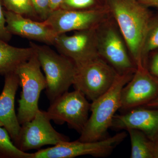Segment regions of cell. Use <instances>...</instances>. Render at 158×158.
<instances>
[{
  "mask_svg": "<svg viewBox=\"0 0 158 158\" xmlns=\"http://www.w3.org/2000/svg\"><path fill=\"white\" fill-rule=\"evenodd\" d=\"M107 7L127 44L136 67L144 66L142 48L152 26L148 10L139 0H107Z\"/></svg>",
  "mask_w": 158,
  "mask_h": 158,
  "instance_id": "6da1fadb",
  "label": "cell"
},
{
  "mask_svg": "<svg viewBox=\"0 0 158 158\" xmlns=\"http://www.w3.org/2000/svg\"><path fill=\"white\" fill-rule=\"evenodd\" d=\"M135 73L118 75L116 81L106 93L92 102L91 115L78 140L93 142L106 138L116 111L120 108L122 89L132 77Z\"/></svg>",
  "mask_w": 158,
  "mask_h": 158,
  "instance_id": "7a4b0ae2",
  "label": "cell"
},
{
  "mask_svg": "<svg viewBox=\"0 0 158 158\" xmlns=\"http://www.w3.org/2000/svg\"><path fill=\"white\" fill-rule=\"evenodd\" d=\"M45 75V94L50 103L68 91L73 84L76 72L74 62L58 54L47 45L30 42Z\"/></svg>",
  "mask_w": 158,
  "mask_h": 158,
  "instance_id": "3957f363",
  "label": "cell"
},
{
  "mask_svg": "<svg viewBox=\"0 0 158 158\" xmlns=\"http://www.w3.org/2000/svg\"><path fill=\"white\" fill-rule=\"evenodd\" d=\"M96 31L98 56L119 74L135 73L137 67L111 14L97 27Z\"/></svg>",
  "mask_w": 158,
  "mask_h": 158,
  "instance_id": "277c9868",
  "label": "cell"
},
{
  "mask_svg": "<svg viewBox=\"0 0 158 158\" xmlns=\"http://www.w3.org/2000/svg\"><path fill=\"white\" fill-rule=\"evenodd\" d=\"M35 52V51H34ZM37 54L18 67L15 73L19 80L22 90L19 100L17 115L20 124L30 121L39 110L38 102L42 90L47 86L45 77L41 72Z\"/></svg>",
  "mask_w": 158,
  "mask_h": 158,
  "instance_id": "5b68a950",
  "label": "cell"
},
{
  "mask_svg": "<svg viewBox=\"0 0 158 158\" xmlns=\"http://www.w3.org/2000/svg\"><path fill=\"white\" fill-rule=\"evenodd\" d=\"M119 74L107 62L98 56L81 65H76L73 84L93 102L109 90Z\"/></svg>",
  "mask_w": 158,
  "mask_h": 158,
  "instance_id": "8992f818",
  "label": "cell"
},
{
  "mask_svg": "<svg viewBox=\"0 0 158 158\" xmlns=\"http://www.w3.org/2000/svg\"><path fill=\"white\" fill-rule=\"evenodd\" d=\"M127 136L125 132L110 138L93 142L79 141H62L52 147L39 150L33 158H72L85 155L105 157L110 155L116 146Z\"/></svg>",
  "mask_w": 158,
  "mask_h": 158,
  "instance_id": "52a82bcc",
  "label": "cell"
},
{
  "mask_svg": "<svg viewBox=\"0 0 158 158\" xmlns=\"http://www.w3.org/2000/svg\"><path fill=\"white\" fill-rule=\"evenodd\" d=\"M90 105L81 92L75 90L67 91L50 103L47 112L56 124L66 123L69 127L81 134L89 118Z\"/></svg>",
  "mask_w": 158,
  "mask_h": 158,
  "instance_id": "ba28073f",
  "label": "cell"
},
{
  "mask_svg": "<svg viewBox=\"0 0 158 158\" xmlns=\"http://www.w3.org/2000/svg\"><path fill=\"white\" fill-rule=\"evenodd\" d=\"M51 120L47 111L38 110L33 119L21 125L19 136L15 145L26 152L69 141L68 137L54 129Z\"/></svg>",
  "mask_w": 158,
  "mask_h": 158,
  "instance_id": "9c48e42d",
  "label": "cell"
},
{
  "mask_svg": "<svg viewBox=\"0 0 158 158\" xmlns=\"http://www.w3.org/2000/svg\"><path fill=\"white\" fill-rule=\"evenodd\" d=\"M110 14L108 8L86 11L59 9L52 11L44 22L59 35L95 28Z\"/></svg>",
  "mask_w": 158,
  "mask_h": 158,
  "instance_id": "30bf717a",
  "label": "cell"
},
{
  "mask_svg": "<svg viewBox=\"0 0 158 158\" xmlns=\"http://www.w3.org/2000/svg\"><path fill=\"white\" fill-rule=\"evenodd\" d=\"M96 28L76 31L72 35H57L54 45L59 53L79 65L98 56Z\"/></svg>",
  "mask_w": 158,
  "mask_h": 158,
  "instance_id": "8fae6325",
  "label": "cell"
},
{
  "mask_svg": "<svg viewBox=\"0 0 158 158\" xmlns=\"http://www.w3.org/2000/svg\"><path fill=\"white\" fill-rule=\"evenodd\" d=\"M145 66L137 67L132 77L122 89L120 108L129 110L151 102L158 95V80Z\"/></svg>",
  "mask_w": 158,
  "mask_h": 158,
  "instance_id": "7c38bea8",
  "label": "cell"
},
{
  "mask_svg": "<svg viewBox=\"0 0 158 158\" xmlns=\"http://www.w3.org/2000/svg\"><path fill=\"white\" fill-rule=\"evenodd\" d=\"M3 11L6 28L11 35L54 45L57 35L45 22L35 21L12 11Z\"/></svg>",
  "mask_w": 158,
  "mask_h": 158,
  "instance_id": "4fadbf2b",
  "label": "cell"
},
{
  "mask_svg": "<svg viewBox=\"0 0 158 158\" xmlns=\"http://www.w3.org/2000/svg\"><path fill=\"white\" fill-rule=\"evenodd\" d=\"M122 115H115L111 128L117 130L135 129L144 133L151 141L158 136V110L135 108Z\"/></svg>",
  "mask_w": 158,
  "mask_h": 158,
  "instance_id": "5bb4252c",
  "label": "cell"
},
{
  "mask_svg": "<svg viewBox=\"0 0 158 158\" xmlns=\"http://www.w3.org/2000/svg\"><path fill=\"white\" fill-rule=\"evenodd\" d=\"M5 77V85L0 95V127L8 131L15 144L21 128L15 110V99L19 80L15 73L7 74Z\"/></svg>",
  "mask_w": 158,
  "mask_h": 158,
  "instance_id": "9a60e30c",
  "label": "cell"
},
{
  "mask_svg": "<svg viewBox=\"0 0 158 158\" xmlns=\"http://www.w3.org/2000/svg\"><path fill=\"white\" fill-rule=\"evenodd\" d=\"M34 52L32 47H15L0 38V75L15 72L18 67L28 60Z\"/></svg>",
  "mask_w": 158,
  "mask_h": 158,
  "instance_id": "2e32d148",
  "label": "cell"
},
{
  "mask_svg": "<svg viewBox=\"0 0 158 158\" xmlns=\"http://www.w3.org/2000/svg\"><path fill=\"white\" fill-rule=\"evenodd\" d=\"M131 145V158H153L152 141L144 133L135 129L127 130Z\"/></svg>",
  "mask_w": 158,
  "mask_h": 158,
  "instance_id": "e0dca14e",
  "label": "cell"
},
{
  "mask_svg": "<svg viewBox=\"0 0 158 158\" xmlns=\"http://www.w3.org/2000/svg\"><path fill=\"white\" fill-rule=\"evenodd\" d=\"M33 153L20 150L13 143L9 132L0 127V158H32Z\"/></svg>",
  "mask_w": 158,
  "mask_h": 158,
  "instance_id": "ac0fdd59",
  "label": "cell"
},
{
  "mask_svg": "<svg viewBox=\"0 0 158 158\" xmlns=\"http://www.w3.org/2000/svg\"><path fill=\"white\" fill-rule=\"evenodd\" d=\"M8 11L31 17H37L31 0H2Z\"/></svg>",
  "mask_w": 158,
  "mask_h": 158,
  "instance_id": "d6986e66",
  "label": "cell"
},
{
  "mask_svg": "<svg viewBox=\"0 0 158 158\" xmlns=\"http://www.w3.org/2000/svg\"><path fill=\"white\" fill-rule=\"evenodd\" d=\"M60 9L81 11L102 9L96 6V0H64Z\"/></svg>",
  "mask_w": 158,
  "mask_h": 158,
  "instance_id": "ffe728a7",
  "label": "cell"
},
{
  "mask_svg": "<svg viewBox=\"0 0 158 158\" xmlns=\"http://www.w3.org/2000/svg\"><path fill=\"white\" fill-rule=\"evenodd\" d=\"M158 48V24L151 27L145 38L142 50L143 64L145 56L149 52ZM145 66V65H144Z\"/></svg>",
  "mask_w": 158,
  "mask_h": 158,
  "instance_id": "44dd1931",
  "label": "cell"
},
{
  "mask_svg": "<svg viewBox=\"0 0 158 158\" xmlns=\"http://www.w3.org/2000/svg\"><path fill=\"white\" fill-rule=\"evenodd\" d=\"M31 2L37 17L42 21L47 19L52 12L49 0H31Z\"/></svg>",
  "mask_w": 158,
  "mask_h": 158,
  "instance_id": "7402d4cb",
  "label": "cell"
},
{
  "mask_svg": "<svg viewBox=\"0 0 158 158\" xmlns=\"http://www.w3.org/2000/svg\"><path fill=\"white\" fill-rule=\"evenodd\" d=\"M11 34L6 28V21L0 0V38L6 42L11 39Z\"/></svg>",
  "mask_w": 158,
  "mask_h": 158,
  "instance_id": "603a6c76",
  "label": "cell"
},
{
  "mask_svg": "<svg viewBox=\"0 0 158 158\" xmlns=\"http://www.w3.org/2000/svg\"><path fill=\"white\" fill-rule=\"evenodd\" d=\"M150 73L158 79V52L154 55L149 66Z\"/></svg>",
  "mask_w": 158,
  "mask_h": 158,
  "instance_id": "cb8c5ba5",
  "label": "cell"
},
{
  "mask_svg": "<svg viewBox=\"0 0 158 158\" xmlns=\"http://www.w3.org/2000/svg\"><path fill=\"white\" fill-rule=\"evenodd\" d=\"M50 5L52 11L60 9L64 0H49Z\"/></svg>",
  "mask_w": 158,
  "mask_h": 158,
  "instance_id": "d4e9b609",
  "label": "cell"
},
{
  "mask_svg": "<svg viewBox=\"0 0 158 158\" xmlns=\"http://www.w3.org/2000/svg\"><path fill=\"white\" fill-rule=\"evenodd\" d=\"M152 149L153 158H158V141H152Z\"/></svg>",
  "mask_w": 158,
  "mask_h": 158,
  "instance_id": "484cf974",
  "label": "cell"
},
{
  "mask_svg": "<svg viewBox=\"0 0 158 158\" xmlns=\"http://www.w3.org/2000/svg\"><path fill=\"white\" fill-rule=\"evenodd\" d=\"M144 5H150L158 7V0H139Z\"/></svg>",
  "mask_w": 158,
  "mask_h": 158,
  "instance_id": "4316f807",
  "label": "cell"
},
{
  "mask_svg": "<svg viewBox=\"0 0 158 158\" xmlns=\"http://www.w3.org/2000/svg\"><path fill=\"white\" fill-rule=\"evenodd\" d=\"M147 106L152 107H156L158 108V95L154 99L148 103Z\"/></svg>",
  "mask_w": 158,
  "mask_h": 158,
  "instance_id": "83f0119b",
  "label": "cell"
},
{
  "mask_svg": "<svg viewBox=\"0 0 158 158\" xmlns=\"http://www.w3.org/2000/svg\"><path fill=\"white\" fill-rule=\"evenodd\" d=\"M158 141V136L157 138H156V140H155V141Z\"/></svg>",
  "mask_w": 158,
  "mask_h": 158,
  "instance_id": "f1b7e54d",
  "label": "cell"
}]
</instances>
